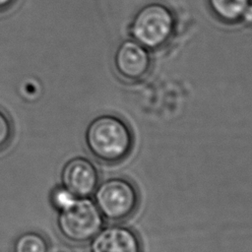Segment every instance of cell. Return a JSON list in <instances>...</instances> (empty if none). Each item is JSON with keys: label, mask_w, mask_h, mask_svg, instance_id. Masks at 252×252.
Here are the masks:
<instances>
[{"label": "cell", "mask_w": 252, "mask_h": 252, "mask_svg": "<svg viewBox=\"0 0 252 252\" xmlns=\"http://www.w3.org/2000/svg\"><path fill=\"white\" fill-rule=\"evenodd\" d=\"M174 30L173 15L163 5L151 4L142 8L135 16L131 32L134 39L146 48L163 45Z\"/></svg>", "instance_id": "cell-4"}, {"label": "cell", "mask_w": 252, "mask_h": 252, "mask_svg": "<svg viewBox=\"0 0 252 252\" xmlns=\"http://www.w3.org/2000/svg\"><path fill=\"white\" fill-rule=\"evenodd\" d=\"M61 183L76 198H88L94 194L99 183L98 170L91 159L75 157L64 164Z\"/></svg>", "instance_id": "cell-5"}, {"label": "cell", "mask_w": 252, "mask_h": 252, "mask_svg": "<svg viewBox=\"0 0 252 252\" xmlns=\"http://www.w3.org/2000/svg\"><path fill=\"white\" fill-rule=\"evenodd\" d=\"M213 12L222 21L233 23L241 16L250 0H209Z\"/></svg>", "instance_id": "cell-8"}, {"label": "cell", "mask_w": 252, "mask_h": 252, "mask_svg": "<svg viewBox=\"0 0 252 252\" xmlns=\"http://www.w3.org/2000/svg\"><path fill=\"white\" fill-rule=\"evenodd\" d=\"M13 136V123L10 117L0 108V152L4 151L11 144Z\"/></svg>", "instance_id": "cell-10"}, {"label": "cell", "mask_w": 252, "mask_h": 252, "mask_svg": "<svg viewBox=\"0 0 252 252\" xmlns=\"http://www.w3.org/2000/svg\"><path fill=\"white\" fill-rule=\"evenodd\" d=\"M57 252H65V251H57Z\"/></svg>", "instance_id": "cell-14"}, {"label": "cell", "mask_w": 252, "mask_h": 252, "mask_svg": "<svg viewBox=\"0 0 252 252\" xmlns=\"http://www.w3.org/2000/svg\"><path fill=\"white\" fill-rule=\"evenodd\" d=\"M241 19L243 22L249 26H252V5H248L247 8L244 10Z\"/></svg>", "instance_id": "cell-12"}, {"label": "cell", "mask_w": 252, "mask_h": 252, "mask_svg": "<svg viewBox=\"0 0 252 252\" xmlns=\"http://www.w3.org/2000/svg\"><path fill=\"white\" fill-rule=\"evenodd\" d=\"M17 0H0V13L10 9Z\"/></svg>", "instance_id": "cell-13"}, {"label": "cell", "mask_w": 252, "mask_h": 252, "mask_svg": "<svg viewBox=\"0 0 252 252\" xmlns=\"http://www.w3.org/2000/svg\"><path fill=\"white\" fill-rule=\"evenodd\" d=\"M118 74L129 81L143 78L149 71L150 57L146 47L138 41L125 40L120 44L115 55Z\"/></svg>", "instance_id": "cell-7"}, {"label": "cell", "mask_w": 252, "mask_h": 252, "mask_svg": "<svg viewBox=\"0 0 252 252\" xmlns=\"http://www.w3.org/2000/svg\"><path fill=\"white\" fill-rule=\"evenodd\" d=\"M94 202L103 219L118 222L132 217L139 206L136 186L127 178L115 176L98 183Z\"/></svg>", "instance_id": "cell-2"}, {"label": "cell", "mask_w": 252, "mask_h": 252, "mask_svg": "<svg viewBox=\"0 0 252 252\" xmlns=\"http://www.w3.org/2000/svg\"><path fill=\"white\" fill-rule=\"evenodd\" d=\"M85 145L98 161L115 164L126 159L134 147L130 126L119 116L102 114L94 117L85 131Z\"/></svg>", "instance_id": "cell-1"}, {"label": "cell", "mask_w": 252, "mask_h": 252, "mask_svg": "<svg viewBox=\"0 0 252 252\" xmlns=\"http://www.w3.org/2000/svg\"><path fill=\"white\" fill-rule=\"evenodd\" d=\"M91 251L141 252V242L131 228L113 224L102 227L91 240Z\"/></svg>", "instance_id": "cell-6"}, {"label": "cell", "mask_w": 252, "mask_h": 252, "mask_svg": "<svg viewBox=\"0 0 252 252\" xmlns=\"http://www.w3.org/2000/svg\"><path fill=\"white\" fill-rule=\"evenodd\" d=\"M75 200H76V197L63 186L57 187L51 193L52 205L59 211L71 205Z\"/></svg>", "instance_id": "cell-11"}, {"label": "cell", "mask_w": 252, "mask_h": 252, "mask_svg": "<svg viewBox=\"0 0 252 252\" xmlns=\"http://www.w3.org/2000/svg\"><path fill=\"white\" fill-rule=\"evenodd\" d=\"M103 218L94 200L76 198L57 217V227L63 238L75 244L91 241L102 228Z\"/></svg>", "instance_id": "cell-3"}, {"label": "cell", "mask_w": 252, "mask_h": 252, "mask_svg": "<svg viewBox=\"0 0 252 252\" xmlns=\"http://www.w3.org/2000/svg\"><path fill=\"white\" fill-rule=\"evenodd\" d=\"M49 244L45 236L37 231H27L14 241L12 252H48Z\"/></svg>", "instance_id": "cell-9"}]
</instances>
